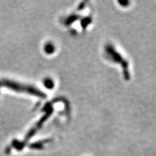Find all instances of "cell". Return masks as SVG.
<instances>
[{
	"label": "cell",
	"instance_id": "1",
	"mask_svg": "<svg viewBox=\"0 0 156 156\" xmlns=\"http://www.w3.org/2000/svg\"><path fill=\"white\" fill-rule=\"evenodd\" d=\"M0 87H7L9 89H12L20 92H25L31 95L38 96L40 98H45V94L38 90L37 88L33 86L21 84L20 83H17L6 80H0Z\"/></svg>",
	"mask_w": 156,
	"mask_h": 156
}]
</instances>
